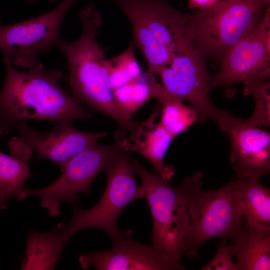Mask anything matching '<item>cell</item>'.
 I'll return each mask as SVG.
<instances>
[{"mask_svg": "<svg viewBox=\"0 0 270 270\" xmlns=\"http://www.w3.org/2000/svg\"><path fill=\"white\" fill-rule=\"evenodd\" d=\"M129 20L134 42L148 63L146 75L158 74L188 40L186 14L168 0H110Z\"/></svg>", "mask_w": 270, "mask_h": 270, "instance_id": "cell-5", "label": "cell"}, {"mask_svg": "<svg viewBox=\"0 0 270 270\" xmlns=\"http://www.w3.org/2000/svg\"><path fill=\"white\" fill-rule=\"evenodd\" d=\"M116 103L121 112L127 118L152 98L150 78L146 74L114 90Z\"/></svg>", "mask_w": 270, "mask_h": 270, "instance_id": "cell-21", "label": "cell"}, {"mask_svg": "<svg viewBox=\"0 0 270 270\" xmlns=\"http://www.w3.org/2000/svg\"><path fill=\"white\" fill-rule=\"evenodd\" d=\"M231 238L239 270H270V227L245 223Z\"/></svg>", "mask_w": 270, "mask_h": 270, "instance_id": "cell-16", "label": "cell"}, {"mask_svg": "<svg viewBox=\"0 0 270 270\" xmlns=\"http://www.w3.org/2000/svg\"><path fill=\"white\" fill-rule=\"evenodd\" d=\"M122 150L116 141L108 146L96 142L74 157L61 176L52 184L39 189L24 188L14 196L19 200L29 196L38 197L41 206L46 209L51 216H56L60 214L62 204H75L80 194H90L91 186L96 176Z\"/></svg>", "mask_w": 270, "mask_h": 270, "instance_id": "cell-8", "label": "cell"}, {"mask_svg": "<svg viewBox=\"0 0 270 270\" xmlns=\"http://www.w3.org/2000/svg\"><path fill=\"white\" fill-rule=\"evenodd\" d=\"M6 74L0 91V136H6L18 122L36 119L59 122L85 120L91 114L60 86L62 72L46 70L40 62L26 72L4 60Z\"/></svg>", "mask_w": 270, "mask_h": 270, "instance_id": "cell-1", "label": "cell"}, {"mask_svg": "<svg viewBox=\"0 0 270 270\" xmlns=\"http://www.w3.org/2000/svg\"><path fill=\"white\" fill-rule=\"evenodd\" d=\"M188 8L202 10L210 8L222 0H188Z\"/></svg>", "mask_w": 270, "mask_h": 270, "instance_id": "cell-25", "label": "cell"}, {"mask_svg": "<svg viewBox=\"0 0 270 270\" xmlns=\"http://www.w3.org/2000/svg\"><path fill=\"white\" fill-rule=\"evenodd\" d=\"M228 138L230 160L238 178L260 180L270 172V134L220 110L216 124Z\"/></svg>", "mask_w": 270, "mask_h": 270, "instance_id": "cell-13", "label": "cell"}, {"mask_svg": "<svg viewBox=\"0 0 270 270\" xmlns=\"http://www.w3.org/2000/svg\"><path fill=\"white\" fill-rule=\"evenodd\" d=\"M64 247L55 228L46 232L29 230L20 269H54Z\"/></svg>", "mask_w": 270, "mask_h": 270, "instance_id": "cell-18", "label": "cell"}, {"mask_svg": "<svg viewBox=\"0 0 270 270\" xmlns=\"http://www.w3.org/2000/svg\"><path fill=\"white\" fill-rule=\"evenodd\" d=\"M158 74L168 94L188 102L199 119L216 124L221 110L210 98L212 76L206 59L195 51L190 40L174 54Z\"/></svg>", "mask_w": 270, "mask_h": 270, "instance_id": "cell-10", "label": "cell"}, {"mask_svg": "<svg viewBox=\"0 0 270 270\" xmlns=\"http://www.w3.org/2000/svg\"><path fill=\"white\" fill-rule=\"evenodd\" d=\"M135 45L132 40L122 52L113 58L108 60L110 82L113 90L142 75L134 54Z\"/></svg>", "mask_w": 270, "mask_h": 270, "instance_id": "cell-22", "label": "cell"}, {"mask_svg": "<svg viewBox=\"0 0 270 270\" xmlns=\"http://www.w3.org/2000/svg\"><path fill=\"white\" fill-rule=\"evenodd\" d=\"M80 267L98 270H184L180 260L128 235L105 251H92L78 258Z\"/></svg>", "mask_w": 270, "mask_h": 270, "instance_id": "cell-14", "label": "cell"}, {"mask_svg": "<svg viewBox=\"0 0 270 270\" xmlns=\"http://www.w3.org/2000/svg\"><path fill=\"white\" fill-rule=\"evenodd\" d=\"M267 6L261 0H222L186 14L187 36L198 54L219 63L230 48L258 26Z\"/></svg>", "mask_w": 270, "mask_h": 270, "instance_id": "cell-3", "label": "cell"}, {"mask_svg": "<svg viewBox=\"0 0 270 270\" xmlns=\"http://www.w3.org/2000/svg\"><path fill=\"white\" fill-rule=\"evenodd\" d=\"M244 85V94L252 96L255 100V108L252 115L244 119L254 126H270V81L246 82Z\"/></svg>", "mask_w": 270, "mask_h": 270, "instance_id": "cell-23", "label": "cell"}, {"mask_svg": "<svg viewBox=\"0 0 270 270\" xmlns=\"http://www.w3.org/2000/svg\"><path fill=\"white\" fill-rule=\"evenodd\" d=\"M28 0L31 2H34L37 0ZM48 0L50 2H56V0Z\"/></svg>", "mask_w": 270, "mask_h": 270, "instance_id": "cell-27", "label": "cell"}, {"mask_svg": "<svg viewBox=\"0 0 270 270\" xmlns=\"http://www.w3.org/2000/svg\"><path fill=\"white\" fill-rule=\"evenodd\" d=\"M73 122L66 120L58 122L47 132H38L24 120L20 122L16 128L19 136L9 142L11 154L26 162L34 150L37 158L54 162L62 172L74 157L108 134L106 132L78 130L73 126Z\"/></svg>", "mask_w": 270, "mask_h": 270, "instance_id": "cell-11", "label": "cell"}, {"mask_svg": "<svg viewBox=\"0 0 270 270\" xmlns=\"http://www.w3.org/2000/svg\"><path fill=\"white\" fill-rule=\"evenodd\" d=\"M30 176L26 161L0 150V209H5L10 198L24 188Z\"/></svg>", "mask_w": 270, "mask_h": 270, "instance_id": "cell-19", "label": "cell"}, {"mask_svg": "<svg viewBox=\"0 0 270 270\" xmlns=\"http://www.w3.org/2000/svg\"><path fill=\"white\" fill-rule=\"evenodd\" d=\"M232 254L226 238H222L217 245V250L214 258L202 270H239L238 265L232 260Z\"/></svg>", "mask_w": 270, "mask_h": 270, "instance_id": "cell-24", "label": "cell"}, {"mask_svg": "<svg viewBox=\"0 0 270 270\" xmlns=\"http://www.w3.org/2000/svg\"><path fill=\"white\" fill-rule=\"evenodd\" d=\"M77 0H63L52 10L10 25H0V51L3 60L27 70L40 62L38 56L57 46L60 28L68 10Z\"/></svg>", "mask_w": 270, "mask_h": 270, "instance_id": "cell-9", "label": "cell"}, {"mask_svg": "<svg viewBox=\"0 0 270 270\" xmlns=\"http://www.w3.org/2000/svg\"><path fill=\"white\" fill-rule=\"evenodd\" d=\"M132 162L152 218V246L180 260L188 230L184 188L182 184L174 187L169 180L147 170L136 160L132 158Z\"/></svg>", "mask_w": 270, "mask_h": 270, "instance_id": "cell-7", "label": "cell"}, {"mask_svg": "<svg viewBox=\"0 0 270 270\" xmlns=\"http://www.w3.org/2000/svg\"><path fill=\"white\" fill-rule=\"evenodd\" d=\"M80 18L82 32L79 38L73 42L61 40L57 46L68 60V81L73 96L113 119L122 130L130 131L134 121L126 117L116 103L106 50L96 38L102 17L92 2L82 10Z\"/></svg>", "mask_w": 270, "mask_h": 270, "instance_id": "cell-2", "label": "cell"}, {"mask_svg": "<svg viewBox=\"0 0 270 270\" xmlns=\"http://www.w3.org/2000/svg\"><path fill=\"white\" fill-rule=\"evenodd\" d=\"M234 194L237 204L246 223L270 227V190L259 180L236 179Z\"/></svg>", "mask_w": 270, "mask_h": 270, "instance_id": "cell-17", "label": "cell"}, {"mask_svg": "<svg viewBox=\"0 0 270 270\" xmlns=\"http://www.w3.org/2000/svg\"><path fill=\"white\" fill-rule=\"evenodd\" d=\"M210 88L228 89L238 83L265 81L270 76V10L266 6L258 26L230 48L220 59Z\"/></svg>", "mask_w": 270, "mask_h": 270, "instance_id": "cell-12", "label": "cell"}, {"mask_svg": "<svg viewBox=\"0 0 270 270\" xmlns=\"http://www.w3.org/2000/svg\"><path fill=\"white\" fill-rule=\"evenodd\" d=\"M265 4H270V0H261Z\"/></svg>", "mask_w": 270, "mask_h": 270, "instance_id": "cell-26", "label": "cell"}, {"mask_svg": "<svg viewBox=\"0 0 270 270\" xmlns=\"http://www.w3.org/2000/svg\"><path fill=\"white\" fill-rule=\"evenodd\" d=\"M156 108L145 122L139 124L134 134L130 138L122 132H118L115 140L126 152H134L144 156L152 166L155 173L170 180L175 174V168L164 164V158L174 138L160 123L155 120L160 114Z\"/></svg>", "mask_w": 270, "mask_h": 270, "instance_id": "cell-15", "label": "cell"}, {"mask_svg": "<svg viewBox=\"0 0 270 270\" xmlns=\"http://www.w3.org/2000/svg\"><path fill=\"white\" fill-rule=\"evenodd\" d=\"M159 101L162 104L159 122L174 138L199 120L196 111L178 98L168 94Z\"/></svg>", "mask_w": 270, "mask_h": 270, "instance_id": "cell-20", "label": "cell"}, {"mask_svg": "<svg viewBox=\"0 0 270 270\" xmlns=\"http://www.w3.org/2000/svg\"><path fill=\"white\" fill-rule=\"evenodd\" d=\"M128 152L121 150L104 167L106 186L98 202L86 210L72 204V213L67 223L62 222L55 227L64 246L76 232L86 228L103 230L110 237L113 244L132 234L130 230H120L116 223L118 216L127 205L144 198L142 187L137 184L136 173Z\"/></svg>", "mask_w": 270, "mask_h": 270, "instance_id": "cell-4", "label": "cell"}, {"mask_svg": "<svg viewBox=\"0 0 270 270\" xmlns=\"http://www.w3.org/2000/svg\"><path fill=\"white\" fill-rule=\"evenodd\" d=\"M203 176L197 172L184 178L182 184L186 197L188 218L184 254L192 258L206 241L231 238L243 225L234 194L236 180L232 178L217 190H204Z\"/></svg>", "mask_w": 270, "mask_h": 270, "instance_id": "cell-6", "label": "cell"}]
</instances>
